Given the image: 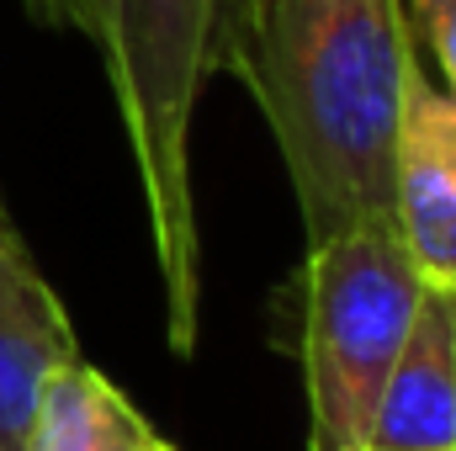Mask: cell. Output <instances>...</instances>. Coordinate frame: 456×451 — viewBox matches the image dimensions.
<instances>
[{
	"mask_svg": "<svg viewBox=\"0 0 456 451\" xmlns=\"http://www.w3.org/2000/svg\"><path fill=\"white\" fill-rule=\"evenodd\" d=\"M403 0H244L228 70L265 117L303 239L393 224V149L414 75Z\"/></svg>",
	"mask_w": 456,
	"mask_h": 451,
	"instance_id": "obj_1",
	"label": "cell"
},
{
	"mask_svg": "<svg viewBox=\"0 0 456 451\" xmlns=\"http://www.w3.org/2000/svg\"><path fill=\"white\" fill-rule=\"evenodd\" d=\"M244 0H112L96 37L122 133L133 149L154 271L165 292V340L191 356L202 340V224L191 186V117L213 75L228 70Z\"/></svg>",
	"mask_w": 456,
	"mask_h": 451,
	"instance_id": "obj_2",
	"label": "cell"
},
{
	"mask_svg": "<svg viewBox=\"0 0 456 451\" xmlns=\"http://www.w3.org/2000/svg\"><path fill=\"white\" fill-rule=\"evenodd\" d=\"M425 271L393 224L345 228L303 260L308 451H366L387 372L409 340Z\"/></svg>",
	"mask_w": 456,
	"mask_h": 451,
	"instance_id": "obj_3",
	"label": "cell"
},
{
	"mask_svg": "<svg viewBox=\"0 0 456 451\" xmlns=\"http://www.w3.org/2000/svg\"><path fill=\"white\" fill-rule=\"evenodd\" d=\"M398 234L425 276L456 282V96L414 64L393 149Z\"/></svg>",
	"mask_w": 456,
	"mask_h": 451,
	"instance_id": "obj_4",
	"label": "cell"
},
{
	"mask_svg": "<svg viewBox=\"0 0 456 451\" xmlns=\"http://www.w3.org/2000/svg\"><path fill=\"white\" fill-rule=\"evenodd\" d=\"M456 447V282L425 276L409 340L387 372L366 451Z\"/></svg>",
	"mask_w": 456,
	"mask_h": 451,
	"instance_id": "obj_5",
	"label": "cell"
},
{
	"mask_svg": "<svg viewBox=\"0 0 456 451\" xmlns=\"http://www.w3.org/2000/svg\"><path fill=\"white\" fill-rule=\"evenodd\" d=\"M80 361V340L21 244H0V451H21L37 398L59 366Z\"/></svg>",
	"mask_w": 456,
	"mask_h": 451,
	"instance_id": "obj_6",
	"label": "cell"
},
{
	"mask_svg": "<svg viewBox=\"0 0 456 451\" xmlns=\"http://www.w3.org/2000/svg\"><path fill=\"white\" fill-rule=\"evenodd\" d=\"M21 451H159V436L112 377L69 361L48 377Z\"/></svg>",
	"mask_w": 456,
	"mask_h": 451,
	"instance_id": "obj_7",
	"label": "cell"
},
{
	"mask_svg": "<svg viewBox=\"0 0 456 451\" xmlns=\"http://www.w3.org/2000/svg\"><path fill=\"white\" fill-rule=\"evenodd\" d=\"M409 5H414V21H419L425 43L441 53L446 91L456 96V0H409Z\"/></svg>",
	"mask_w": 456,
	"mask_h": 451,
	"instance_id": "obj_8",
	"label": "cell"
},
{
	"mask_svg": "<svg viewBox=\"0 0 456 451\" xmlns=\"http://www.w3.org/2000/svg\"><path fill=\"white\" fill-rule=\"evenodd\" d=\"M43 21H64V27H75V32H86L91 43L102 37V27H107V5L112 0H27Z\"/></svg>",
	"mask_w": 456,
	"mask_h": 451,
	"instance_id": "obj_9",
	"label": "cell"
},
{
	"mask_svg": "<svg viewBox=\"0 0 456 451\" xmlns=\"http://www.w3.org/2000/svg\"><path fill=\"white\" fill-rule=\"evenodd\" d=\"M0 244H21V234H16L11 218H5V208H0Z\"/></svg>",
	"mask_w": 456,
	"mask_h": 451,
	"instance_id": "obj_10",
	"label": "cell"
},
{
	"mask_svg": "<svg viewBox=\"0 0 456 451\" xmlns=\"http://www.w3.org/2000/svg\"><path fill=\"white\" fill-rule=\"evenodd\" d=\"M159 451H175V447H170V441H159Z\"/></svg>",
	"mask_w": 456,
	"mask_h": 451,
	"instance_id": "obj_11",
	"label": "cell"
},
{
	"mask_svg": "<svg viewBox=\"0 0 456 451\" xmlns=\"http://www.w3.org/2000/svg\"><path fill=\"white\" fill-rule=\"evenodd\" d=\"M452 451H456V447H452Z\"/></svg>",
	"mask_w": 456,
	"mask_h": 451,
	"instance_id": "obj_12",
	"label": "cell"
}]
</instances>
